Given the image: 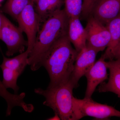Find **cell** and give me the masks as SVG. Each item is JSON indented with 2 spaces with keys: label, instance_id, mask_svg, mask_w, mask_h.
<instances>
[{
  "label": "cell",
  "instance_id": "1",
  "mask_svg": "<svg viewBox=\"0 0 120 120\" xmlns=\"http://www.w3.org/2000/svg\"><path fill=\"white\" fill-rule=\"evenodd\" d=\"M78 52L68 35L58 39L45 54L41 62L50 77L48 87L56 86L70 80Z\"/></svg>",
  "mask_w": 120,
  "mask_h": 120
},
{
  "label": "cell",
  "instance_id": "2",
  "mask_svg": "<svg viewBox=\"0 0 120 120\" xmlns=\"http://www.w3.org/2000/svg\"><path fill=\"white\" fill-rule=\"evenodd\" d=\"M69 19L64 9H60L43 22L27 59V64L32 71L41 68V61L46 53L58 39L67 34Z\"/></svg>",
  "mask_w": 120,
  "mask_h": 120
},
{
  "label": "cell",
  "instance_id": "3",
  "mask_svg": "<svg viewBox=\"0 0 120 120\" xmlns=\"http://www.w3.org/2000/svg\"><path fill=\"white\" fill-rule=\"evenodd\" d=\"M75 88L69 80L46 90L36 88L34 92L45 97L43 105L52 109L60 120H78L82 117L74 102L73 90Z\"/></svg>",
  "mask_w": 120,
  "mask_h": 120
},
{
  "label": "cell",
  "instance_id": "4",
  "mask_svg": "<svg viewBox=\"0 0 120 120\" xmlns=\"http://www.w3.org/2000/svg\"><path fill=\"white\" fill-rule=\"evenodd\" d=\"M2 18L0 39L7 45L6 55L11 56L17 53L23 52L25 47L28 46V42L24 38L23 32L2 14Z\"/></svg>",
  "mask_w": 120,
  "mask_h": 120
},
{
  "label": "cell",
  "instance_id": "5",
  "mask_svg": "<svg viewBox=\"0 0 120 120\" xmlns=\"http://www.w3.org/2000/svg\"><path fill=\"white\" fill-rule=\"evenodd\" d=\"M74 102L82 117L88 116L101 120L112 117H120V112L109 105L98 103L91 98L79 99L74 98Z\"/></svg>",
  "mask_w": 120,
  "mask_h": 120
},
{
  "label": "cell",
  "instance_id": "6",
  "mask_svg": "<svg viewBox=\"0 0 120 120\" xmlns=\"http://www.w3.org/2000/svg\"><path fill=\"white\" fill-rule=\"evenodd\" d=\"M34 4L33 2L29 4L16 20L19 27L27 37V49L30 50V52L34 47L41 22L38 15L35 10Z\"/></svg>",
  "mask_w": 120,
  "mask_h": 120
},
{
  "label": "cell",
  "instance_id": "7",
  "mask_svg": "<svg viewBox=\"0 0 120 120\" xmlns=\"http://www.w3.org/2000/svg\"><path fill=\"white\" fill-rule=\"evenodd\" d=\"M85 28L87 46L98 53L106 49L110 41V34L105 26L91 16Z\"/></svg>",
  "mask_w": 120,
  "mask_h": 120
},
{
  "label": "cell",
  "instance_id": "8",
  "mask_svg": "<svg viewBox=\"0 0 120 120\" xmlns=\"http://www.w3.org/2000/svg\"><path fill=\"white\" fill-rule=\"evenodd\" d=\"M98 53L94 49L86 45L78 52L69 80L75 88L78 86V82L81 77L94 64Z\"/></svg>",
  "mask_w": 120,
  "mask_h": 120
},
{
  "label": "cell",
  "instance_id": "9",
  "mask_svg": "<svg viewBox=\"0 0 120 120\" xmlns=\"http://www.w3.org/2000/svg\"><path fill=\"white\" fill-rule=\"evenodd\" d=\"M107 61L102 55L95 62L92 67L84 75L87 80V85L84 98H91L96 87L108 79Z\"/></svg>",
  "mask_w": 120,
  "mask_h": 120
},
{
  "label": "cell",
  "instance_id": "10",
  "mask_svg": "<svg viewBox=\"0 0 120 120\" xmlns=\"http://www.w3.org/2000/svg\"><path fill=\"white\" fill-rule=\"evenodd\" d=\"M91 15L105 26L120 15V0H97Z\"/></svg>",
  "mask_w": 120,
  "mask_h": 120
},
{
  "label": "cell",
  "instance_id": "11",
  "mask_svg": "<svg viewBox=\"0 0 120 120\" xmlns=\"http://www.w3.org/2000/svg\"><path fill=\"white\" fill-rule=\"evenodd\" d=\"M109 77L107 83L103 82L98 89L99 92H112L120 97V60L107 61Z\"/></svg>",
  "mask_w": 120,
  "mask_h": 120
},
{
  "label": "cell",
  "instance_id": "12",
  "mask_svg": "<svg viewBox=\"0 0 120 120\" xmlns=\"http://www.w3.org/2000/svg\"><path fill=\"white\" fill-rule=\"evenodd\" d=\"M67 35L69 41L78 52L86 45V30L79 17L69 19Z\"/></svg>",
  "mask_w": 120,
  "mask_h": 120
},
{
  "label": "cell",
  "instance_id": "13",
  "mask_svg": "<svg viewBox=\"0 0 120 120\" xmlns=\"http://www.w3.org/2000/svg\"><path fill=\"white\" fill-rule=\"evenodd\" d=\"M109 31L110 41L102 55L105 60H114V53L120 41V15L106 25Z\"/></svg>",
  "mask_w": 120,
  "mask_h": 120
},
{
  "label": "cell",
  "instance_id": "14",
  "mask_svg": "<svg viewBox=\"0 0 120 120\" xmlns=\"http://www.w3.org/2000/svg\"><path fill=\"white\" fill-rule=\"evenodd\" d=\"M35 11L40 22H43L49 16L61 9L63 0H37Z\"/></svg>",
  "mask_w": 120,
  "mask_h": 120
},
{
  "label": "cell",
  "instance_id": "15",
  "mask_svg": "<svg viewBox=\"0 0 120 120\" xmlns=\"http://www.w3.org/2000/svg\"><path fill=\"white\" fill-rule=\"evenodd\" d=\"M30 52L28 49L12 58L3 56V60L0 67H4L17 71L21 75L27 64V59Z\"/></svg>",
  "mask_w": 120,
  "mask_h": 120
},
{
  "label": "cell",
  "instance_id": "16",
  "mask_svg": "<svg viewBox=\"0 0 120 120\" xmlns=\"http://www.w3.org/2000/svg\"><path fill=\"white\" fill-rule=\"evenodd\" d=\"M31 2V0H8L4 11L16 20L25 8Z\"/></svg>",
  "mask_w": 120,
  "mask_h": 120
},
{
  "label": "cell",
  "instance_id": "17",
  "mask_svg": "<svg viewBox=\"0 0 120 120\" xmlns=\"http://www.w3.org/2000/svg\"><path fill=\"white\" fill-rule=\"evenodd\" d=\"M3 73V79L2 83L5 88H12L15 94H17L19 90L17 86V81L20 75L19 72L4 67H0Z\"/></svg>",
  "mask_w": 120,
  "mask_h": 120
},
{
  "label": "cell",
  "instance_id": "18",
  "mask_svg": "<svg viewBox=\"0 0 120 120\" xmlns=\"http://www.w3.org/2000/svg\"><path fill=\"white\" fill-rule=\"evenodd\" d=\"M65 13L69 19L79 17L82 13L83 0H64Z\"/></svg>",
  "mask_w": 120,
  "mask_h": 120
},
{
  "label": "cell",
  "instance_id": "19",
  "mask_svg": "<svg viewBox=\"0 0 120 120\" xmlns=\"http://www.w3.org/2000/svg\"><path fill=\"white\" fill-rule=\"evenodd\" d=\"M97 0H83L82 14L86 16L91 13L92 8Z\"/></svg>",
  "mask_w": 120,
  "mask_h": 120
},
{
  "label": "cell",
  "instance_id": "20",
  "mask_svg": "<svg viewBox=\"0 0 120 120\" xmlns=\"http://www.w3.org/2000/svg\"><path fill=\"white\" fill-rule=\"evenodd\" d=\"M114 60H120V41L115 51Z\"/></svg>",
  "mask_w": 120,
  "mask_h": 120
},
{
  "label": "cell",
  "instance_id": "21",
  "mask_svg": "<svg viewBox=\"0 0 120 120\" xmlns=\"http://www.w3.org/2000/svg\"><path fill=\"white\" fill-rule=\"evenodd\" d=\"M48 120H60V117L57 114H55L54 116L52 117H51L48 119Z\"/></svg>",
  "mask_w": 120,
  "mask_h": 120
},
{
  "label": "cell",
  "instance_id": "22",
  "mask_svg": "<svg viewBox=\"0 0 120 120\" xmlns=\"http://www.w3.org/2000/svg\"><path fill=\"white\" fill-rule=\"evenodd\" d=\"M2 13L0 12V39H1V31L2 26Z\"/></svg>",
  "mask_w": 120,
  "mask_h": 120
},
{
  "label": "cell",
  "instance_id": "23",
  "mask_svg": "<svg viewBox=\"0 0 120 120\" xmlns=\"http://www.w3.org/2000/svg\"><path fill=\"white\" fill-rule=\"evenodd\" d=\"M31 1H32L33 3H36V2H37V0H31Z\"/></svg>",
  "mask_w": 120,
  "mask_h": 120
},
{
  "label": "cell",
  "instance_id": "24",
  "mask_svg": "<svg viewBox=\"0 0 120 120\" xmlns=\"http://www.w3.org/2000/svg\"><path fill=\"white\" fill-rule=\"evenodd\" d=\"M3 0H0V4L1 2H2V1H3Z\"/></svg>",
  "mask_w": 120,
  "mask_h": 120
}]
</instances>
